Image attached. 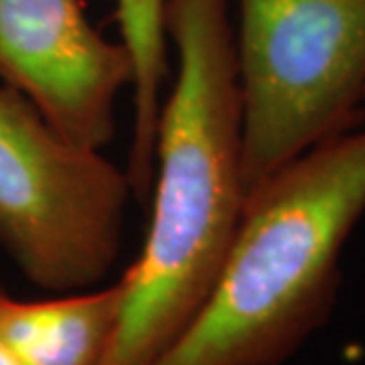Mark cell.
<instances>
[{
    "label": "cell",
    "mask_w": 365,
    "mask_h": 365,
    "mask_svg": "<svg viewBox=\"0 0 365 365\" xmlns=\"http://www.w3.org/2000/svg\"><path fill=\"white\" fill-rule=\"evenodd\" d=\"M177 76L163 98L150 225L120 276L124 307L102 365H153L220 276L246 203L242 98L230 0H167Z\"/></svg>",
    "instance_id": "6da1fadb"
},
{
    "label": "cell",
    "mask_w": 365,
    "mask_h": 365,
    "mask_svg": "<svg viewBox=\"0 0 365 365\" xmlns=\"http://www.w3.org/2000/svg\"><path fill=\"white\" fill-rule=\"evenodd\" d=\"M365 213V128L288 163L246 197L205 304L153 365H284L331 319Z\"/></svg>",
    "instance_id": "7a4b0ae2"
},
{
    "label": "cell",
    "mask_w": 365,
    "mask_h": 365,
    "mask_svg": "<svg viewBox=\"0 0 365 365\" xmlns=\"http://www.w3.org/2000/svg\"><path fill=\"white\" fill-rule=\"evenodd\" d=\"M246 197L365 112V0H237Z\"/></svg>",
    "instance_id": "3957f363"
},
{
    "label": "cell",
    "mask_w": 365,
    "mask_h": 365,
    "mask_svg": "<svg viewBox=\"0 0 365 365\" xmlns=\"http://www.w3.org/2000/svg\"><path fill=\"white\" fill-rule=\"evenodd\" d=\"M130 199L126 170L0 83V246L29 282L61 294L102 282L122 252Z\"/></svg>",
    "instance_id": "277c9868"
},
{
    "label": "cell",
    "mask_w": 365,
    "mask_h": 365,
    "mask_svg": "<svg viewBox=\"0 0 365 365\" xmlns=\"http://www.w3.org/2000/svg\"><path fill=\"white\" fill-rule=\"evenodd\" d=\"M0 83L66 138L102 150L116 134L132 59L91 25L81 0H0Z\"/></svg>",
    "instance_id": "5b68a950"
},
{
    "label": "cell",
    "mask_w": 365,
    "mask_h": 365,
    "mask_svg": "<svg viewBox=\"0 0 365 365\" xmlns=\"http://www.w3.org/2000/svg\"><path fill=\"white\" fill-rule=\"evenodd\" d=\"M124 284L16 300L0 292V345L19 365H102L116 339Z\"/></svg>",
    "instance_id": "8992f818"
},
{
    "label": "cell",
    "mask_w": 365,
    "mask_h": 365,
    "mask_svg": "<svg viewBox=\"0 0 365 365\" xmlns=\"http://www.w3.org/2000/svg\"><path fill=\"white\" fill-rule=\"evenodd\" d=\"M120 41L132 59V136L126 175L132 199L146 205L155 177V143L167 81V0H114Z\"/></svg>",
    "instance_id": "52a82bcc"
},
{
    "label": "cell",
    "mask_w": 365,
    "mask_h": 365,
    "mask_svg": "<svg viewBox=\"0 0 365 365\" xmlns=\"http://www.w3.org/2000/svg\"><path fill=\"white\" fill-rule=\"evenodd\" d=\"M0 365H19L16 361H14L13 357L9 355V351L0 345Z\"/></svg>",
    "instance_id": "ba28073f"
},
{
    "label": "cell",
    "mask_w": 365,
    "mask_h": 365,
    "mask_svg": "<svg viewBox=\"0 0 365 365\" xmlns=\"http://www.w3.org/2000/svg\"><path fill=\"white\" fill-rule=\"evenodd\" d=\"M0 292H4V290H2V288H0Z\"/></svg>",
    "instance_id": "9c48e42d"
}]
</instances>
